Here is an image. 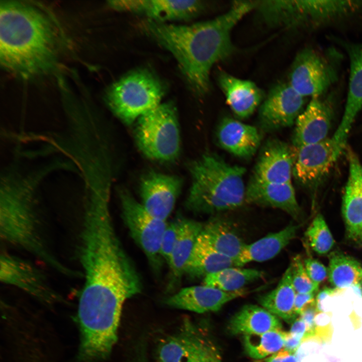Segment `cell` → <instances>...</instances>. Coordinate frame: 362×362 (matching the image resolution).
I'll return each mask as SVG.
<instances>
[{
	"label": "cell",
	"mask_w": 362,
	"mask_h": 362,
	"mask_svg": "<svg viewBox=\"0 0 362 362\" xmlns=\"http://www.w3.org/2000/svg\"><path fill=\"white\" fill-rule=\"evenodd\" d=\"M295 150L286 142L274 139L264 146L252 177L267 182L291 183Z\"/></svg>",
	"instance_id": "20"
},
{
	"label": "cell",
	"mask_w": 362,
	"mask_h": 362,
	"mask_svg": "<svg viewBox=\"0 0 362 362\" xmlns=\"http://www.w3.org/2000/svg\"><path fill=\"white\" fill-rule=\"evenodd\" d=\"M361 279H362V271H361Z\"/></svg>",
	"instance_id": "47"
},
{
	"label": "cell",
	"mask_w": 362,
	"mask_h": 362,
	"mask_svg": "<svg viewBox=\"0 0 362 362\" xmlns=\"http://www.w3.org/2000/svg\"><path fill=\"white\" fill-rule=\"evenodd\" d=\"M158 362H222L215 344L189 319L158 345Z\"/></svg>",
	"instance_id": "10"
},
{
	"label": "cell",
	"mask_w": 362,
	"mask_h": 362,
	"mask_svg": "<svg viewBox=\"0 0 362 362\" xmlns=\"http://www.w3.org/2000/svg\"><path fill=\"white\" fill-rule=\"evenodd\" d=\"M256 6V1H235L226 12L211 20L176 25L148 20L145 27L149 35L172 54L193 91L203 95L209 90L213 65L233 52V28Z\"/></svg>",
	"instance_id": "2"
},
{
	"label": "cell",
	"mask_w": 362,
	"mask_h": 362,
	"mask_svg": "<svg viewBox=\"0 0 362 362\" xmlns=\"http://www.w3.org/2000/svg\"><path fill=\"white\" fill-rule=\"evenodd\" d=\"M164 93L157 76L147 69H138L110 85L105 100L116 117L130 125L161 104Z\"/></svg>",
	"instance_id": "6"
},
{
	"label": "cell",
	"mask_w": 362,
	"mask_h": 362,
	"mask_svg": "<svg viewBox=\"0 0 362 362\" xmlns=\"http://www.w3.org/2000/svg\"><path fill=\"white\" fill-rule=\"evenodd\" d=\"M284 333L281 330L244 335L246 353L252 358L261 359L280 351L284 348Z\"/></svg>",
	"instance_id": "33"
},
{
	"label": "cell",
	"mask_w": 362,
	"mask_h": 362,
	"mask_svg": "<svg viewBox=\"0 0 362 362\" xmlns=\"http://www.w3.org/2000/svg\"><path fill=\"white\" fill-rule=\"evenodd\" d=\"M0 263V280L4 284L46 302L59 299L43 272L31 261L4 251L1 254Z\"/></svg>",
	"instance_id": "11"
},
{
	"label": "cell",
	"mask_w": 362,
	"mask_h": 362,
	"mask_svg": "<svg viewBox=\"0 0 362 362\" xmlns=\"http://www.w3.org/2000/svg\"><path fill=\"white\" fill-rule=\"evenodd\" d=\"M192 184L185 202L194 213L213 214L234 210L245 202V168L206 153L190 163Z\"/></svg>",
	"instance_id": "5"
},
{
	"label": "cell",
	"mask_w": 362,
	"mask_h": 362,
	"mask_svg": "<svg viewBox=\"0 0 362 362\" xmlns=\"http://www.w3.org/2000/svg\"><path fill=\"white\" fill-rule=\"evenodd\" d=\"M294 148L293 175L307 188L314 187L326 176L343 151L332 137Z\"/></svg>",
	"instance_id": "12"
},
{
	"label": "cell",
	"mask_w": 362,
	"mask_h": 362,
	"mask_svg": "<svg viewBox=\"0 0 362 362\" xmlns=\"http://www.w3.org/2000/svg\"><path fill=\"white\" fill-rule=\"evenodd\" d=\"M339 291V290L335 288L328 287H324L320 291L315 298L316 306L318 312H330L328 306L330 298L338 294Z\"/></svg>",
	"instance_id": "39"
},
{
	"label": "cell",
	"mask_w": 362,
	"mask_h": 362,
	"mask_svg": "<svg viewBox=\"0 0 362 362\" xmlns=\"http://www.w3.org/2000/svg\"><path fill=\"white\" fill-rule=\"evenodd\" d=\"M316 293H296L294 303V310L297 315H300L303 310L309 305L315 303V296Z\"/></svg>",
	"instance_id": "40"
},
{
	"label": "cell",
	"mask_w": 362,
	"mask_h": 362,
	"mask_svg": "<svg viewBox=\"0 0 362 362\" xmlns=\"http://www.w3.org/2000/svg\"><path fill=\"white\" fill-rule=\"evenodd\" d=\"M305 98L288 82L276 85L260 107L261 126L268 131L291 126L303 111Z\"/></svg>",
	"instance_id": "14"
},
{
	"label": "cell",
	"mask_w": 362,
	"mask_h": 362,
	"mask_svg": "<svg viewBox=\"0 0 362 362\" xmlns=\"http://www.w3.org/2000/svg\"><path fill=\"white\" fill-rule=\"evenodd\" d=\"M302 342V340L293 336L290 333H284V349L290 352L295 353Z\"/></svg>",
	"instance_id": "43"
},
{
	"label": "cell",
	"mask_w": 362,
	"mask_h": 362,
	"mask_svg": "<svg viewBox=\"0 0 362 362\" xmlns=\"http://www.w3.org/2000/svg\"><path fill=\"white\" fill-rule=\"evenodd\" d=\"M299 228V225L291 224L246 244L236 262V266L242 267L251 262H263L275 257L295 237Z\"/></svg>",
	"instance_id": "26"
},
{
	"label": "cell",
	"mask_w": 362,
	"mask_h": 362,
	"mask_svg": "<svg viewBox=\"0 0 362 362\" xmlns=\"http://www.w3.org/2000/svg\"><path fill=\"white\" fill-rule=\"evenodd\" d=\"M204 223L180 217L178 237L169 262L168 291H172L180 284L197 241L201 234Z\"/></svg>",
	"instance_id": "23"
},
{
	"label": "cell",
	"mask_w": 362,
	"mask_h": 362,
	"mask_svg": "<svg viewBox=\"0 0 362 362\" xmlns=\"http://www.w3.org/2000/svg\"><path fill=\"white\" fill-rule=\"evenodd\" d=\"M311 249L318 254L328 253L334 245V240L323 217L317 214L305 232Z\"/></svg>",
	"instance_id": "34"
},
{
	"label": "cell",
	"mask_w": 362,
	"mask_h": 362,
	"mask_svg": "<svg viewBox=\"0 0 362 362\" xmlns=\"http://www.w3.org/2000/svg\"><path fill=\"white\" fill-rule=\"evenodd\" d=\"M348 175L342 200L346 238L362 247V164L350 148L347 151Z\"/></svg>",
	"instance_id": "16"
},
{
	"label": "cell",
	"mask_w": 362,
	"mask_h": 362,
	"mask_svg": "<svg viewBox=\"0 0 362 362\" xmlns=\"http://www.w3.org/2000/svg\"><path fill=\"white\" fill-rule=\"evenodd\" d=\"M330 40L342 48L349 62V76L347 99L341 122L332 137L342 149L352 124L362 109V43L355 42L334 36Z\"/></svg>",
	"instance_id": "13"
},
{
	"label": "cell",
	"mask_w": 362,
	"mask_h": 362,
	"mask_svg": "<svg viewBox=\"0 0 362 362\" xmlns=\"http://www.w3.org/2000/svg\"><path fill=\"white\" fill-rule=\"evenodd\" d=\"M218 82L228 105L240 118L249 117L263 98L262 90L250 80L221 72L218 76Z\"/></svg>",
	"instance_id": "24"
},
{
	"label": "cell",
	"mask_w": 362,
	"mask_h": 362,
	"mask_svg": "<svg viewBox=\"0 0 362 362\" xmlns=\"http://www.w3.org/2000/svg\"><path fill=\"white\" fill-rule=\"evenodd\" d=\"M257 362H298L295 353L283 349L269 357Z\"/></svg>",
	"instance_id": "41"
},
{
	"label": "cell",
	"mask_w": 362,
	"mask_h": 362,
	"mask_svg": "<svg viewBox=\"0 0 362 362\" xmlns=\"http://www.w3.org/2000/svg\"><path fill=\"white\" fill-rule=\"evenodd\" d=\"M180 224V217L167 223L162 237L160 253L163 261L167 264L178 237Z\"/></svg>",
	"instance_id": "36"
},
{
	"label": "cell",
	"mask_w": 362,
	"mask_h": 362,
	"mask_svg": "<svg viewBox=\"0 0 362 362\" xmlns=\"http://www.w3.org/2000/svg\"><path fill=\"white\" fill-rule=\"evenodd\" d=\"M136 362H145V361H142V360H139V361H136Z\"/></svg>",
	"instance_id": "46"
},
{
	"label": "cell",
	"mask_w": 362,
	"mask_h": 362,
	"mask_svg": "<svg viewBox=\"0 0 362 362\" xmlns=\"http://www.w3.org/2000/svg\"><path fill=\"white\" fill-rule=\"evenodd\" d=\"M119 195L123 221L153 271L158 275L163 261L160 253V244L167 223L150 215L128 191L121 189Z\"/></svg>",
	"instance_id": "9"
},
{
	"label": "cell",
	"mask_w": 362,
	"mask_h": 362,
	"mask_svg": "<svg viewBox=\"0 0 362 362\" xmlns=\"http://www.w3.org/2000/svg\"><path fill=\"white\" fill-rule=\"evenodd\" d=\"M331 316L330 312H319L315 317V335L313 338L319 343H326L331 339L333 332Z\"/></svg>",
	"instance_id": "37"
},
{
	"label": "cell",
	"mask_w": 362,
	"mask_h": 362,
	"mask_svg": "<svg viewBox=\"0 0 362 362\" xmlns=\"http://www.w3.org/2000/svg\"><path fill=\"white\" fill-rule=\"evenodd\" d=\"M108 3L116 10L140 13L148 17L149 20L161 23L190 19L204 7L202 2L198 0L111 1Z\"/></svg>",
	"instance_id": "18"
},
{
	"label": "cell",
	"mask_w": 362,
	"mask_h": 362,
	"mask_svg": "<svg viewBox=\"0 0 362 362\" xmlns=\"http://www.w3.org/2000/svg\"><path fill=\"white\" fill-rule=\"evenodd\" d=\"M202 233L214 249L233 259L236 265L246 243L227 222L213 218L204 224Z\"/></svg>",
	"instance_id": "30"
},
{
	"label": "cell",
	"mask_w": 362,
	"mask_h": 362,
	"mask_svg": "<svg viewBox=\"0 0 362 362\" xmlns=\"http://www.w3.org/2000/svg\"><path fill=\"white\" fill-rule=\"evenodd\" d=\"M58 38L44 13L22 2L2 1L0 61L7 71L24 79L49 72L56 64Z\"/></svg>",
	"instance_id": "4"
},
{
	"label": "cell",
	"mask_w": 362,
	"mask_h": 362,
	"mask_svg": "<svg viewBox=\"0 0 362 362\" xmlns=\"http://www.w3.org/2000/svg\"><path fill=\"white\" fill-rule=\"evenodd\" d=\"M289 333L294 337L302 340L307 334V326L305 322L299 317L292 324Z\"/></svg>",
	"instance_id": "42"
},
{
	"label": "cell",
	"mask_w": 362,
	"mask_h": 362,
	"mask_svg": "<svg viewBox=\"0 0 362 362\" xmlns=\"http://www.w3.org/2000/svg\"><path fill=\"white\" fill-rule=\"evenodd\" d=\"M182 185L181 178L176 175L149 172L140 183L141 203L152 216L166 221L174 208Z\"/></svg>",
	"instance_id": "15"
},
{
	"label": "cell",
	"mask_w": 362,
	"mask_h": 362,
	"mask_svg": "<svg viewBox=\"0 0 362 362\" xmlns=\"http://www.w3.org/2000/svg\"><path fill=\"white\" fill-rule=\"evenodd\" d=\"M263 276L264 273L257 269L232 266L207 276L203 279V285L233 292L243 290L245 286Z\"/></svg>",
	"instance_id": "32"
},
{
	"label": "cell",
	"mask_w": 362,
	"mask_h": 362,
	"mask_svg": "<svg viewBox=\"0 0 362 362\" xmlns=\"http://www.w3.org/2000/svg\"><path fill=\"white\" fill-rule=\"evenodd\" d=\"M245 202L280 209L295 220L301 217L291 183L267 182L252 177L246 187Z\"/></svg>",
	"instance_id": "21"
},
{
	"label": "cell",
	"mask_w": 362,
	"mask_h": 362,
	"mask_svg": "<svg viewBox=\"0 0 362 362\" xmlns=\"http://www.w3.org/2000/svg\"><path fill=\"white\" fill-rule=\"evenodd\" d=\"M328 258L327 278L334 288L342 290L359 283L362 268L356 259L338 251L331 252Z\"/></svg>",
	"instance_id": "31"
},
{
	"label": "cell",
	"mask_w": 362,
	"mask_h": 362,
	"mask_svg": "<svg viewBox=\"0 0 362 362\" xmlns=\"http://www.w3.org/2000/svg\"><path fill=\"white\" fill-rule=\"evenodd\" d=\"M290 264L291 267L292 283L296 293H317L319 287L313 283L308 276L302 257L299 255L294 256Z\"/></svg>",
	"instance_id": "35"
},
{
	"label": "cell",
	"mask_w": 362,
	"mask_h": 362,
	"mask_svg": "<svg viewBox=\"0 0 362 362\" xmlns=\"http://www.w3.org/2000/svg\"><path fill=\"white\" fill-rule=\"evenodd\" d=\"M328 362H339V359L334 357H329Z\"/></svg>",
	"instance_id": "45"
},
{
	"label": "cell",
	"mask_w": 362,
	"mask_h": 362,
	"mask_svg": "<svg viewBox=\"0 0 362 362\" xmlns=\"http://www.w3.org/2000/svg\"><path fill=\"white\" fill-rule=\"evenodd\" d=\"M323 96L312 98L298 117L293 135L294 147L318 143L327 138L333 106L331 97Z\"/></svg>",
	"instance_id": "17"
},
{
	"label": "cell",
	"mask_w": 362,
	"mask_h": 362,
	"mask_svg": "<svg viewBox=\"0 0 362 362\" xmlns=\"http://www.w3.org/2000/svg\"><path fill=\"white\" fill-rule=\"evenodd\" d=\"M301 26L318 27L362 11V1L297 0Z\"/></svg>",
	"instance_id": "22"
},
{
	"label": "cell",
	"mask_w": 362,
	"mask_h": 362,
	"mask_svg": "<svg viewBox=\"0 0 362 362\" xmlns=\"http://www.w3.org/2000/svg\"><path fill=\"white\" fill-rule=\"evenodd\" d=\"M56 164L24 173L12 164L1 173L0 236L1 240L22 249L64 276L75 271L60 261L49 249L42 232L37 197L38 188Z\"/></svg>",
	"instance_id": "3"
},
{
	"label": "cell",
	"mask_w": 362,
	"mask_h": 362,
	"mask_svg": "<svg viewBox=\"0 0 362 362\" xmlns=\"http://www.w3.org/2000/svg\"><path fill=\"white\" fill-rule=\"evenodd\" d=\"M304 266L307 273L313 282L318 287L328 277L327 269L317 260L312 257H308L304 260Z\"/></svg>",
	"instance_id": "38"
},
{
	"label": "cell",
	"mask_w": 362,
	"mask_h": 362,
	"mask_svg": "<svg viewBox=\"0 0 362 362\" xmlns=\"http://www.w3.org/2000/svg\"><path fill=\"white\" fill-rule=\"evenodd\" d=\"M137 146L147 157L160 162L173 161L180 149L176 110L171 103H161L137 120Z\"/></svg>",
	"instance_id": "7"
},
{
	"label": "cell",
	"mask_w": 362,
	"mask_h": 362,
	"mask_svg": "<svg viewBox=\"0 0 362 362\" xmlns=\"http://www.w3.org/2000/svg\"><path fill=\"white\" fill-rule=\"evenodd\" d=\"M217 139L223 148L237 157L246 158L256 152L261 135L255 127L226 118L219 126Z\"/></svg>",
	"instance_id": "25"
},
{
	"label": "cell",
	"mask_w": 362,
	"mask_h": 362,
	"mask_svg": "<svg viewBox=\"0 0 362 362\" xmlns=\"http://www.w3.org/2000/svg\"><path fill=\"white\" fill-rule=\"evenodd\" d=\"M83 211L78 254L84 282L78 310L98 319L114 317L141 293V277L116 233L110 205L89 204Z\"/></svg>",
	"instance_id": "1"
},
{
	"label": "cell",
	"mask_w": 362,
	"mask_h": 362,
	"mask_svg": "<svg viewBox=\"0 0 362 362\" xmlns=\"http://www.w3.org/2000/svg\"><path fill=\"white\" fill-rule=\"evenodd\" d=\"M246 293L244 290L226 292L206 285L184 288L164 300L168 306L198 313L217 311L227 303Z\"/></svg>",
	"instance_id": "19"
},
{
	"label": "cell",
	"mask_w": 362,
	"mask_h": 362,
	"mask_svg": "<svg viewBox=\"0 0 362 362\" xmlns=\"http://www.w3.org/2000/svg\"><path fill=\"white\" fill-rule=\"evenodd\" d=\"M296 293L292 283L290 264L277 286L261 296L258 301L262 307L270 313L288 323H293L298 316L294 310Z\"/></svg>",
	"instance_id": "29"
},
{
	"label": "cell",
	"mask_w": 362,
	"mask_h": 362,
	"mask_svg": "<svg viewBox=\"0 0 362 362\" xmlns=\"http://www.w3.org/2000/svg\"><path fill=\"white\" fill-rule=\"evenodd\" d=\"M232 266H236L235 261L214 249L201 233L188 262L185 275L192 279L205 278Z\"/></svg>",
	"instance_id": "28"
},
{
	"label": "cell",
	"mask_w": 362,
	"mask_h": 362,
	"mask_svg": "<svg viewBox=\"0 0 362 362\" xmlns=\"http://www.w3.org/2000/svg\"><path fill=\"white\" fill-rule=\"evenodd\" d=\"M341 60L333 48H304L294 58L288 82L305 98L323 96L338 81Z\"/></svg>",
	"instance_id": "8"
},
{
	"label": "cell",
	"mask_w": 362,
	"mask_h": 362,
	"mask_svg": "<svg viewBox=\"0 0 362 362\" xmlns=\"http://www.w3.org/2000/svg\"><path fill=\"white\" fill-rule=\"evenodd\" d=\"M282 325L278 317L257 305L244 306L229 321L228 330L232 334H262L281 330Z\"/></svg>",
	"instance_id": "27"
},
{
	"label": "cell",
	"mask_w": 362,
	"mask_h": 362,
	"mask_svg": "<svg viewBox=\"0 0 362 362\" xmlns=\"http://www.w3.org/2000/svg\"><path fill=\"white\" fill-rule=\"evenodd\" d=\"M354 293L357 296L362 298V288L359 283L354 285L351 287Z\"/></svg>",
	"instance_id": "44"
}]
</instances>
